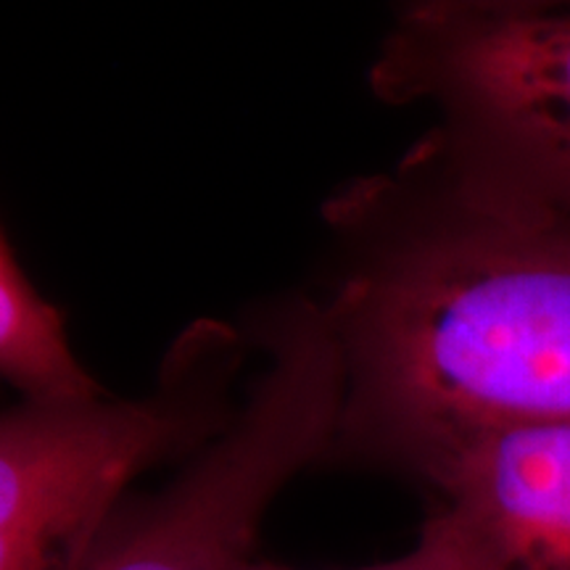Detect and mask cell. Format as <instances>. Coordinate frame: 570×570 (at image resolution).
I'll use <instances>...</instances> for the list:
<instances>
[{
  "mask_svg": "<svg viewBox=\"0 0 570 570\" xmlns=\"http://www.w3.org/2000/svg\"><path fill=\"white\" fill-rule=\"evenodd\" d=\"M254 360L244 323L198 320L154 386L19 399L0 412V570H77L135 481L180 465L223 431Z\"/></svg>",
  "mask_w": 570,
  "mask_h": 570,
  "instance_id": "obj_3",
  "label": "cell"
},
{
  "mask_svg": "<svg viewBox=\"0 0 570 570\" xmlns=\"http://www.w3.org/2000/svg\"><path fill=\"white\" fill-rule=\"evenodd\" d=\"M0 381L21 399H82L104 386L69 344L59 306L19 267L0 233Z\"/></svg>",
  "mask_w": 570,
  "mask_h": 570,
  "instance_id": "obj_6",
  "label": "cell"
},
{
  "mask_svg": "<svg viewBox=\"0 0 570 570\" xmlns=\"http://www.w3.org/2000/svg\"><path fill=\"white\" fill-rule=\"evenodd\" d=\"M417 483L458 525L475 570H570V423L470 439Z\"/></svg>",
  "mask_w": 570,
  "mask_h": 570,
  "instance_id": "obj_5",
  "label": "cell"
},
{
  "mask_svg": "<svg viewBox=\"0 0 570 570\" xmlns=\"http://www.w3.org/2000/svg\"><path fill=\"white\" fill-rule=\"evenodd\" d=\"M246 570H298L275 560L254 558ZM356 570H475L465 541H462L458 525L449 520L444 510L433 508L431 515L420 529L417 544L410 552L399 554L394 560L377 562V566Z\"/></svg>",
  "mask_w": 570,
  "mask_h": 570,
  "instance_id": "obj_7",
  "label": "cell"
},
{
  "mask_svg": "<svg viewBox=\"0 0 570 570\" xmlns=\"http://www.w3.org/2000/svg\"><path fill=\"white\" fill-rule=\"evenodd\" d=\"M256 373L238 407L175 473L132 491L77 570H246L277 494L325 465L341 404V362L315 298L291 291L252 306Z\"/></svg>",
  "mask_w": 570,
  "mask_h": 570,
  "instance_id": "obj_4",
  "label": "cell"
},
{
  "mask_svg": "<svg viewBox=\"0 0 570 570\" xmlns=\"http://www.w3.org/2000/svg\"><path fill=\"white\" fill-rule=\"evenodd\" d=\"M391 106H428L420 148L502 209L570 235V3L415 0L367 71Z\"/></svg>",
  "mask_w": 570,
  "mask_h": 570,
  "instance_id": "obj_2",
  "label": "cell"
},
{
  "mask_svg": "<svg viewBox=\"0 0 570 570\" xmlns=\"http://www.w3.org/2000/svg\"><path fill=\"white\" fill-rule=\"evenodd\" d=\"M315 298L341 362L325 465L417 481L470 439L570 423V235L502 209L417 142L323 204Z\"/></svg>",
  "mask_w": 570,
  "mask_h": 570,
  "instance_id": "obj_1",
  "label": "cell"
}]
</instances>
